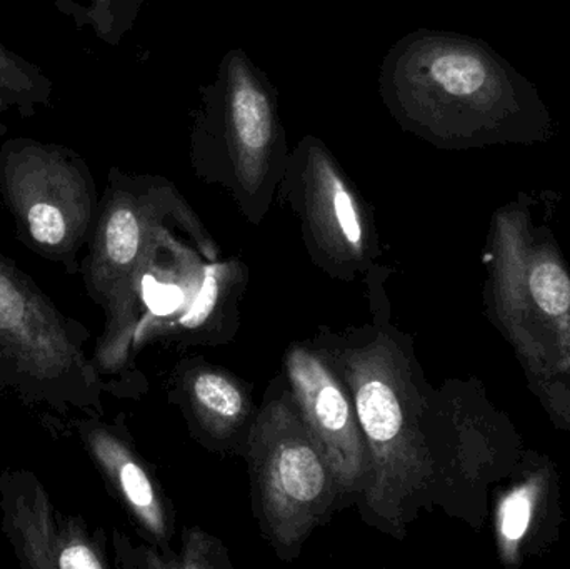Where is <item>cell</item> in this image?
Listing matches in <instances>:
<instances>
[{
  "mask_svg": "<svg viewBox=\"0 0 570 569\" xmlns=\"http://www.w3.org/2000/svg\"><path fill=\"white\" fill-rule=\"evenodd\" d=\"M246 457L261 527L279 553L291 557L342 498L287 381H276L267 391L247 438Z\"/></svg>",
  "mask_w": 570,
  "mask_h": 569,
  "instance_id": "obj_6",
  "label": "cell"
},
{
  "mask_svg": "<svg viewBox=\"0 0 570 569\" xmlns=\"http://www.w3.org/2000/svg\"><path fill=\"white\" fill-rule=\"evenodd\" d=\"M3 533L20 568L104 569L106 555L79 517H63L39 478L29 471H6L0 478Z\"/></svg>",
  "mask_w": 570,
  "mask_h": 569,
  "instance_id": "obj_11",
  "label": "cell"
},
{
  "mask_svg": "<svg viewBox=\"0 0 570 569\" xmlns=\"http://www.w3.org/2000/svg\"><path fill=\"white\" fill-rule=\"evenodd\" d=\"M7 196L30 247L69 273L80 271L77 254L96 224V197L76 170L32 164L7 177Z\"/></svg>",
  "mask_w": 570,
  "mask_h": 569,
  "instance_id": "obj_10",
  "label": "cell"
},
{
  "mask_svg": "<svg viewBox=\"0 0 570 569\" xmlns=\"http://www.w3.org/2000/svg\"><path fill=\"white\" fill-rule=\"evenodd\" d=\"M379 92L405 133L442 150L548 143L554 120L534 82L484 40L417 29L385 53Z\"/></svg>",
  "mask_w": 570,
  "mask_h": 569,
  "instance_id": "obj_2",
  "label": "cell"
},
{
  "mask_svg": "<svg viewBox=\"0 0 570 569\" xmlns=\"http://www.w3.org/2000/svg\"><path fill=\"white\" fill-rule=\"evenodd\" d=\"M87 333L0 254V383L57 411L100 408L97 364Z\"/></svg>",
  "mask_w": 570,
  "mask_h": 569,
  "instance_id": "obj_7",
  "label": "cell"
},
{
  "mask_svg": "<svg viewBox=\"0 0 570 569\" xmlns=\"http://www.w3.org/2000/svg\"><path fill=\"white\" fill-rule=\"evenodd\" d=\"M504 481L491 501L495 550L502 567L518 569L558 543L564 521L561 473L548 454L524 448Z\"/></svg>",
  "mask_w": 570,
  "mask_h": 569,
  "instance_id": "obj_12",
  "label": "cell"
},
{
  "mask_svg": "<svg viewBox=\"0 0 570 569\" xmlns=\"http://www.w3.org/2000/svg\"><path fill=\"white\" fill-rule=\"evenodd\" d=\"M199 94L190 166L204 183L229 190L247 219L259 224L291 156L276 87L246 50L230 49Z\"/></svg>",
  "mask_w": 570,
  "mask_h": 569,
  "instance_id": "obj_4",
  "label": "cell"
},
{
  "mask_svg": "<svg viewBox=\"0 0 570 569\" xmlns=\"http://www.w3.org/2000/svg\"><path fill=\"white\" fill-rule=\"evenodd\" d=\"M315 346L351 391L367 440L372 477L362 517L404 537L422 513L444 511L481 531L492 490L521 461L524 443L478 380L434 387L395 327L322 331Z\"/></svg>",
  "mask_w": 570,
  "mask_h": 569,
  "instance_id": "obj_1",
  "label": "cell"
},
{
  "mask_svg": "<svg viewBox=\"0 0 570 569\" xmlns=\"http://www.w3.org/2000/svg\"><path fill=\"white\" fill-rule=\"evenodd\" d=\"M558 194L499 207L485 243L484 311L552 426L570 436V271L552 233Z\"/></svg>",
  "mask_w": 570,
  "mask_h": 569,
  "instance_id": "obj_3",
  "label": "cell"
},
{
  "mask_svg": "<svg viewBox=\"0 0 570 569\" xmlns=\"http://www.w3.org/2000/svg\"><path fill=\"white\" fill-rule=\"evenodd\" d=\"M77 430L87 453L137 527L154 543L169 547L173 538L169 504L129 441L116 428L96 420L79 421Z\"/></svg>",
  "mask_w": 570,
  "mask_h": 569,
  "instance_id": "obj_13",
  "label": "cell"
},
{
  "mask_svg": "<svg viewBox=\"0 0 570 569\" xmlns=\"http://www.w3.org/2000/svg\"><path fill=\"white\" fill-rule=\"evenodd\" d=\"M196 216L183 194L164 177L117 176L96 217L89 254L80 264L87 293L106 311L96 363L112 371L132 343V291L167 234Z\"/></svg>",
  "mask_w": 570,
  "mask_h": 569,
  "instance_id": "obj_5",
  "label": "cell"
},
{
  "mask_svg": "<svg viewBox=\"0 0 570 569\" xmlns=\"http://www.w3.org/2000/svg\"><path fill=\"white\" fill-rule=\"evenodd\" d=\"M179 394L207 436L220 441L249 438L257 416L253 400L226 371L209 364L187 367L180 374Z\"/></svg>",
  "mask_w": 570,
  "mask_h": 569,
  "instance_id": "obj_14",
  "label": "cell"
},
{
  "mask_svg": "<svg viewBox=\"0 0 570 569\" xmlns=\"http://www.w3.org/2000/svg\"><path fill=\"white\" fill-rule=\"evenodd\" d=\"M284 376L298 411L328 461L342 503H357L372 477L371 453L351 391L315 344H295Z\"/></svg>",
  "mask_w": 570,
  "mask_h": 569,
  "instance_id": "obj_9",
  "label": "cell"
},
{
  "mask_svg": "<svg viewBox=\"0 0 570 569\" xmlns=\"http://www.w3.org/2000/svg\"><path fill=\"white\" fill-rule=\"evenodd\" d=\"M277 196L301 220L312 256L335 277L352 279L377 256L371 207L324 140L305 136L291 149Z\"/></svg>",
  "mask_w": 570,
  "mask_h": 569,
  "instance_id": "obj_8",
  "label": "cell"
}]
</instances>
